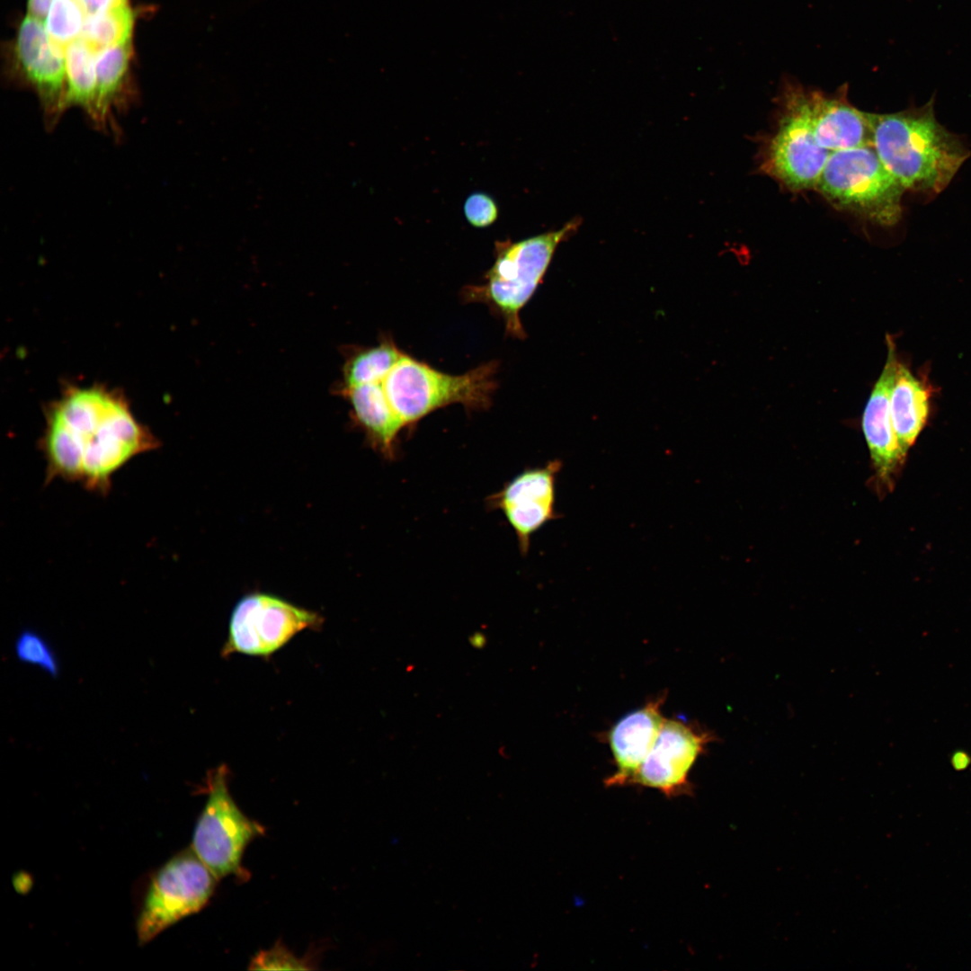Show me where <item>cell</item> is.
I'll return each instance as SVG.
<instances>
[{
  "label": "cell",
  "mask_w": 971,
  "mask_h": 971,
  "mask_svg": "<svg viewBox=\"0 0 971 971\" xmlns=\"http://www.w3.org/2000/svg\"><path fill=\"white\" fill-rule=\"evenodd\" d=\"M159 445L121 392L94 385L69 386L49 404L39 447L45 483L59 479L107 495L118 471Z\"/></svg>",
  "instance_id": "1"
},
{
  "label": "cell",
  "mask_w": 971,
  "mask_h": 971,
  "mask_svg": "<svg viewBox=\"0 0 971 971\" xmlns=\"http://www.w3.org/2000/svg\"><path fill=\"white\" fill-rule=\"evenodd\" d=\"M872 147L904 190L938 193L969 153L935 118L933 101L920 108L870 114Z\"/></svg>",
  "instance_id": "2"
},
{
  "label": "cell",
  "mask_w": 971,
  "mask_h": 971,
  "mask_svg": "<svg viewBox=\"0 0 971 971\" xmlns=\"http://www.w3.org/2000/svg\"><path fill=\"white\" fill-rule=\"evenodd\" d=\"M578 225L574 219L557 231L515 243L496 242L494 262L486 272L484 282L464 287L463 301L486 305L502 319L507 334L524 339L520 313L542 281L557 245Z\"/></svg>",
  "instance_id": "3"
},
{
  "label": "cell",
  "mask_w": 971,
  "mask_h": 971,
  "mask_svg": "<svg viewBox=\"0 0 971 971\" xmlns=\"http://www.w3.org/2000/svg\"><path fill=\"white\" fill-rule=\"evenodd\" d=\"M496 361L452 375L404 353L382 385L405 428L415 425L432 412L459 404L468 411L487 409L496 389Z\"/></svg>",
  "instance_id": "4"
},
{
  "label": "cell",
  "mask_w": 971,
  "mask_h": 971,
  "mask_svg": "<svg viewBox=\"0 0 971 971\" xmlns=\"http://www.w3.org/2000/svg\"><path fill=\"white\" fill-rule=\"evenodd\" d=\"M815 188L836 208L879 225L901 216L904 189L871 145L832 152Z\"/></svg>",
  "instance_id": "5"
},
{
  "label": "cell",
  "mask_w": 971,
  "mask_h": 971,
  "mask_svg": "<svg viewBox=\"0 0 971 971\" xmlns=\"http://www.w3.org/2000/svg\"><path fill=\"white\" fill-rule=\"evenodd\" d=\"M225 765L209 772L208 799L195 826L192 848L219 879L229 875L246 877L241 866L247 844L264 828L237 806L227 787Z\"/></svg>",
  "instance_id": "6"
},
{
  "label": "cell",
  "mask_w": 971,
  "mask_h": 971,
  "mask_svg": "<svg viewBox=\"0 0 971 971\" xmlns=\"http://www.w3.org/2000/svg\"><path fill=\"white\" fill-rule=\"evenodd\" d=\"M218 878L192 848L164 864L152 877L137 920L139 944H146L209 902Z\"/></svg>",
  "instance_id": "7"
},
{
  "label": "cell",
  "mask_w": 971,
  "mask_h": 971,
  "mask_svg": "<svg viewBox=\"0 0 971 971\" xmlns=\"http://www.w3.org/2000/svg\"><path fill=\"white\" fill-rule=\"evenodd\" d=\"M322 618L280 597L254 592L235 606L222 655L242 654L268 657L298 633L316 628Z\"/></svg>",
  "instance_id": "8"
},
{
  "label": "cell",
  "mask_w": 971,
  "mask_h": 971,
  "mask_svg": "<svg viewBox=\"0 0 971 971\" xmlns=\"http://www.w3.org/2000/svg\"><path fill=\"white\" fill-rule=\"evenodd\" d=\"M783 95L786 111L770 143L764 167L791 189L815 188L831 152L813 134L798 85L788 83Z\"/></svg>",
  "instance_id": "9"
},
{
  "label": "cell",
  "mask_w": 971,
  "mask_h": 971,
  "mask_svg": "<svg viewBox=\"0 0 971 971\" xmlns=\"http://www.w3.org/2000/svg\"><path fill=\"white\" fill-rule=\"evenodd\" d=\"M562 461L527 468L487 496L490 511L501 512L514 531L520 552L526 555L532 535L560 515L556 510V485Z\"/></svg>",
  "instance_id": "10"
},
{
  "label": "cell",
  "mask_w": 971,
  "mask_h": 971,
  "mask_svg": "<svg viewBox=\"0 0 971 971\" xmlns=\"http://www.w3.org/2000/svg\"><path fill=\"white\" fill-rule=\"evenodd\" d=\"M714 740L710 732L681 719L665 718L631 784L656 788L669 797L690 793V771Z\"/></svg>",
  "instance_id": "11"
},
{
  "label": "cell",
  "mask_w": 971,
  "mask_h": 971,
  "mask_svg": "<svg viewBox=\"0 0 971 971\" xmlns=\"http://www.w3.org/2000/svg\"><path fill=\"white\" fill-rule=\"evenodd\" d=\"M16 53L22 75L40 98L45 125L52 129L67 110L65 50L41 21L29 14L18 31Z\"/></svg>",
  "instance_id": "12"
},
{
  "label": "cell",
  "mask_w": 971,
  "mask_h": 971,
  "mask_svg": "<svg viewBox=\"0 0 971 971\" xmlns=\"http://www.w3.org/2000/svg\"><path fill=\"white\" fill-rule=\"evenodd\" d=\"M886 345V363L866 403L861 426L877 482L891 490L906 455L900 447L891 418L890 395L898 360L895 344L889 335Z\"/></svg>",
  "instance_id": "13"
},
{
  "label": "cell",
  "mask_w": 971,
  "mask_h": 971,
  "mask_svg": "<svg viewBox=\"0 0 971 971\" xmlns=\"http://www.w3.org/2000/svg\"><path fill=\"white\" fill-rule=\"evenodd\" d=\"M798 93L817 143L832 152L872 146L869 113L849 103L845 92L826 95L819 91Z\"/></svg>",
  "instance_id": "14"
},
{
  "label": "cell",
  "mask_w": 971,
  "mask_h": 971,
  "mask_svg": "<svg viewBox=\"0 0 971 971\" xmlns=\"http://www.w3.org/2000/svg\"><path fill=\"white\" fill-rule=\"evenodd\" d=\"M666 693L647 701L618 720L606 735L616 771L605 779V785L631 784L638 769L652 749L664 717L661 708Z\"/></svg>",
  "instance_id": "15"
},
{
  "label": "cell",
  "mask_w": 971,
  "mask_h": 971,
  "mask_svg": "<svg viewBox=\"0 0 971 971\" xmlns=\"http://www.w3.org/2000/svg\"><path fill=\"white\" fill-rule=\"evenodd\" d=\"M351 405L352 418L365 432L370 445L385 459L397 455V440L403 423L390 405L382 382L340 388Z\"/></svg>",
  "instance_id": "16"
},
{
  "label": "cell",
  "mask_w": 971,
  "mask_h": 971,
  "mask_svg": "<svg viewBox=\"0 0 971 971\" xmlns=\"http://www.w3.org/2000/svg\"><path fill=\"white\" fill-rule=\"evenodd\" d=\"M931 389L908 367L898 361L890 395L895 432L903 452L915 442L928 420Z\"/></svg>",
  "instance_id": "17"
},
{
  "label": "cell",
  "mask_w": 971,
  "mask_h": 971,
  "mask_svg": "<svg viewBox=\"0 0 971 971\" xmlns=\"http://www.w3.org/2000/svg\"><path fill=\"white\" fill-rule=\"evenodd\" d=\"M131 55V40L98 50L96 54V120L102 130L114 129L112 109L124 108L123 90Z\"/></svg>",
  "instance_id": "18"
},
{
  "label": "cell",
  "mask_w": 971,
  "mask_h": 971,
  "mask_svg": "<svg viewBox=\"0 0 971 971\" xmlns=\"http://www.w3.org/2000/svg\"><path fill=\"white\" fill-rule=\"evenodd\" d=\"M82 36L65 49L66 108L78 106L94 123L96 120V55Z\"/></svg>",
  "instance_id": "19"
},
{
  "label": "cell",
  "mask_w": 971,
  "mask_h": 971,
  "mask_svg": "<svg viewBox=\"0 0 971 971\" xmlns=\"http://www.w3.org/2000/svg\"><path fill=\"white\" fill-rule=\"evenodd\" d=\"M403 355L390 337H383L377 345L358 348L345 361L340 388L383 382Z\"/></svg>",
  "instance_id": "20"
},
{
  "label": "cell",
  "mask_w": 971,
  "mask_h": 971,
  "mask_svg": "<svg viewBox=\"0 0 971 971\" xmlns=\"http://www.w3.org/2000/svg\"><path fill=\"white\" fill-rule=\"evenodd\" d=\"M134 13L128 4L85 16L81 36L96 50L130 39Z\"/></svg>",
  "instance_id": "21"
},
{
  "label": "cell",
  "mask_w": 971,
  "mask_h": 971,
  "mask_svg": "<svg viewBox=\"0 0 971 971\" xmlns=\"http://www.w3.org/2000/svg\"><path fill=\"white\" fill-rule=\"evenodd\" d=\"M85 14L76 0H53L44 26L50 39L66 48L82 34Z\"/></svg>",
  "instance_id": "22"
},
{
  "label": "cell",
  "mask_w": 971,
  "mask_h": 971,
  "mask_svg": "<svg viewBox=\"0 0 971 971\" xmlns=\"http://www.w3.org/2000/svg\"><path fill=\"white\" fill-rule=\"evenodd\" d=\"M14 648L21 662L35 665L52 677L58 675L59 663L57 655L40 634L31 629L23 630L16 638Z\"/></svg>",
  "instance_id": "23"
},
{
  "label": "cell",
  "mask_w": 971,
  "mask_h": 971,
  "mask_svg": "<svg viewBox=\"0 0 971 971\" xmlns=\"http://www.w3.org/2000/svg\"><path fill=\"white\" fill-rule=\"evenodd\" d=\"M309 964L307 960L297 958L278 942L272 949L258 952L252 958L249 969H312Z\"/></svg>",
  "instance_id": "24"
},
{
  "label": "cell",
  "mask_w": 971,
  "mask_h": 971,
  "mask_svg": "<svg viewBox=\"0 0 971 971\" xmlns=\"http://www.w3.org/2000/svg\"><path fill=\"white\" fill-rule=\"evenodd\" d=\"M464 213L471 225L485 227L495 221L498 209L494 200L489 195L476 192L467 199Z\"/></svg>",
  "instance_id": "25"
},
{
  "label": "cell",
  "mask_w": 971,
  "mask_h": 971,
  "mask_svg": "<svg viewBox=\"0 0 971 971\" xmlns=\"http://www.w3.org/2000/svg\"><path fill=\"white\" fill-rule=\"evenodd\" d=\"M85 16L128 4V0H76Z\"/></svg>",
  "instance_id": "26"
},
{
  "label": "cell",
  "mask_w": 971,
  "mask_h": 971,
  "mask_svg": "<svg viewBox=\"0 0 971 971\" xmlns=\"http://www.w3.org/2000/svg\"><path fill=\"white\" fill-rule=\"evenodd\" d=\"M53 0H28L29 14L42 21L46 18Z\"/></svg>",
  "instance_id": "27"
}]
</instances>
